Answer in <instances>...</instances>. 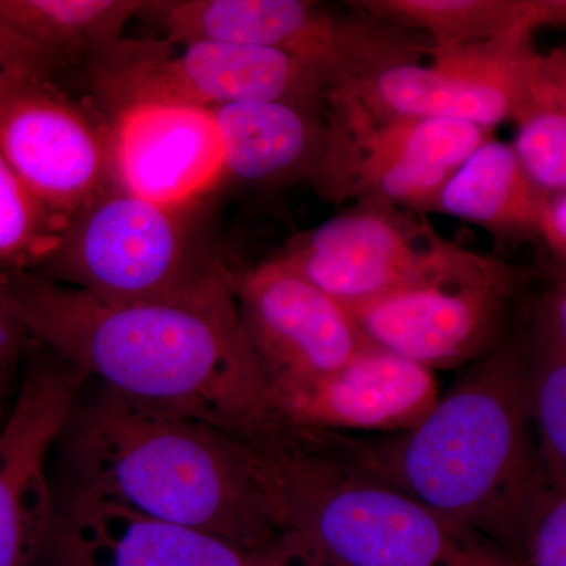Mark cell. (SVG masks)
<instances>
[{"instance_id": "1", "label": "cell", "mask_w": 566, "mask_h": 566, "mask_svg": "<svg viewBox=\"0 0 566 566\" xmlns=\"http://www.w3.org/2000/svg\"><path fill=\"white\" fill-rule=\"evenodd\" d=\"M159 300L107 303L32 271H0L31 340L112 392L255 444L274 436L266 385L223 275Z\"/></svg>"}, {"instance_id": "7", "label": "cell", "mask_w": 566, "mask_h": 566, "mask_svg": "<svg viewBox=\"0 0 566 566\" xmlns=\"http://www.w3.org/2000/svg\"><path fill=\"white\" fill-rule=\"evenodd\" d=\"M526 271L461 248L430 281L349 307L371 345L433 370L482 359L510 333Z\"/></svg>"}, {"instance_id": "18", "label": "cell", "mask_w": 566, "mask_h": 566, "mask_svg": "<svg viewBox=\"0 0 566 566\" xmlns=\"http://www.w3.org/2000/svg\"><path fill=\"white\" fill-rule=\"evenodd\" d=\"M226 175L251 185L312 180L329 147V112L285 103L212 107Z\"/></svg>"}, {"instance_id": "2", "label": "cell", "mask_w": 566, "mask_h": 566, "mask_svg": "<svg viewBox=\"0 0 566 566\" xmlns=\"http://www.w3.org/2000/svg\"><path fill=\"white\" fill-rule=\"evenodd\" d=\"M61 439L77 490L248 553H270L285 535L273 461L255 442L214 424L102 386L77 398Z\"/></svg>"}, {"instance_id": "29", "label": "cell", "mask_w": 566, "mask_h": 566, "mask_svg": "<svg viewBox=\"0 0 566 566\" xmlns=\"http://www.w3.org/2000/svg\"><path fill=\"white\" fill-rule=\"evenodd\" d=\"M274 566H342L303 539L285 535L274 549Z\"/></svg>"}, {"instance_id": "16", "label": "cell", "mask_w": 566, "mask_h": 566, "mask_svg": "<svg viewBox=\"0 0 566 566\" xmlns=\"http://www.w3.org/2000/svg\"><path fill=\"white\" fill-rule=\"evenodd\" d=\"M274 549L248 553L218 536L71 488L55 512L46 553L52 566H274Z\"/></svg>"}, {"instance_id": "21", "label": "cell", "mask_w": 566, "mask_h": 566, "mask_svg": "<svg viewBox=\"0 0 566 566\" xmlns=\"http://www.w3.org/2000/svg\"><path fill=\"white\" fill-rule=\"evenodd\" d=\"M145 0H0V24L57 69L120 41Z\"/></svg>"}, {"instance_id": "14", "label": "cell", "mask_w": 566, "mask_h": 566, "mask_svg": "<svg viewBox=\"0 0 566 566\" xmlns=\"http://www.w3.org/2000/svg\"><path fill=\"white\" fill-rule=\"evenodd\" d=\"M111 107L112 182L123 191L164 207L192 208L226 177L211 109L155 96Z\"/></svg>"}, {"instance_id": "19", "label": "cell", "mask_w": 566, "mask_h": 566, "mask_svg": "<svg viewBox=\"0 0 566 566\" xmlns=\"http://www.w3.org/2000/svg\"><path fill=\"white\" fill-rule=\"evenodd\" d=\"M547 193L528 177L512 145L491 137L446 182L428 211L474 223L499 243H538Z\"/></svg>"}, {"instance_id": "28", "label": "cell", "mask_w": 566, "mask_h": 566, "mask_svg": "<svg viewBox=\"0 0 566 566\" xmlns=\"http://www.w3.org/2000/svg\"><path fill=\"white\" fill-rule=\"evenodd\" d=\"M539 241L556 262L557 271L565 274L566 263V191L547 193L539 214Z\"/></svg>"}, {"instance_id": "6", "label": "cell", "mask_w": 566, "mask_h": 566, "mask_svg": "<svg viewBox=\"0 0 566 566\" xmlns=\"http://www.w3.org/2000/svg\"><path fill=\"white\" fill-rule=\"evenodd\" d=\"M147 11L161 21L169 44L222 41L285 52L318 71L334 92L387 66L420 62L433 48L367 14L338 17L311 0H156Z\"/></svg>"}, {"instance_id": "24", "label": "cell", "mask_w": 566, "mask_h": 566, "mask_svg": "<svg viewBox=\"0 0 566 566\" xmlns=\"http://www.w3.org/2000/svg\"><path fill=\"white\" fill-rule=\"evenodd\" d=\"M70 221L48 210L0 151V271H36L57 251Z\"/></svg>"}, {"instance_id": "5", "label": "cell", "mask_w": 566, "mask_h": 566, "mask_svg": "<svg viewBox=\"0 0 566 566\" xmlns=\"http://www.w3.org/2000/svg\"><path fill=\"white\" fill-rule=\"evenodd\" d=\"M193 208H170L114 182L71 221L50 260L32 271L107 303L185 292L221 262L199 244Z\"/></svg>"}, {"instance_id": "25", "label": "cell", "mask_w": 566, "mask_h": 566, "mask_svg": "<svg viewBox=\"0 0 566 566\" xmlns=\"http://www.w3.org/2000/svg\"><path fill=\"white\" fill-rule=\"evenodd\" d=\"M520 564L566 566V485L547 475L536 486L524 512Z\"/></svg>"}, {"instance_id": "17", "label": "cell", "mask_w": 566, "mask_h": 566, "mask_svg": "<svg viewBox=\"0 0 566 566\" xmlns=\"http://www.w3.org/2000/svg\"><path fill=\"white\" fill-rule=\"evenodd\" d=\"M433 371L378 346L311 385L270 398L275 427L301 430H415L438 403Z\"/></svg>"}, {"instance_id": "3", "label": "cell", "mask_w": 566, "mask_h": 566, "mask_svg": "<svg viewBox=\"0 0 566 566\" xmlns=\"http://www.w3.org/2000/svg\"><path fill=\"white\" fill-rule=\"evenodd\" d=\"M534 433L524 331L469 364L415 430L353 447L376 479L474 528L520 564L524 512L547 475Z\"/></svg>"}, {"instance_id": "26", "label": "cell", "mask_w": 566, "mask_h": 566, "mask_svg": "<svg viewBox=\"0 0 566 566\" xmlns=\"http://www.w3.org/2000/svg\"><path fill=\"white\" fill-rule=\"evenodd\" d=\"M57 65L0 24V102L22 88L51 81Z\"/></svg>"}, {"instance_id": "20", "label": "cell", "mask_w": 566, "mask_h": 566, "mask_svg": "<svg viewBox=\"0 0 566 566\" xmlns=\"http://www.w3.org/2000/svg\"><path fill=\"white\" fill-rule=\"evenodd\" d=\"M374 20L422 31L434 48L532 39L543 25H564L565 0H359Z\"/></svg>"}, {"instance_id": "22", "label": "cell", "mask_w": 566, "mask_h": 566, "mask_svg": "<svg viewBox=\"0 0 566 566\" xmlns=\"http://www.w3.org/2000/svg\"><path fill=\"white\" fill-rule=\"evenodd\" d=\"M527 334L528 395L536 449L547 476L566 485V282L534 308Z\"/></svg>"}, {"instance_id": "15", "label": "cell", "mask_w": 566, "mask_h": 566, "mask_svg": "<svg viewBox=\"0 0 566 566\" xmlns=\"http://www.w3.org/2000/svg\"><path fill=\"white\" fill-rule=\"evenodd\" d=\"M0 151L36 199L70 223L112 185L106 125L51 81L0 102Z\"/></svg>"}, {"instance_id": "9", "label": "cell", "mask_w": 566, "mask_h": 566, "mask_svg": "<svg viewBox=\"0 0 566 566\" xmlns=\"http://www.w3.org/2000/svg\"><path fill=\"white\" fill-rule=\"evenodd\" d=\"M170 52L169 43L120 41L92 55L96 84L112 104L172 98L212 107L285 103L329 112L334 88L318 71L285 52L222 41H196Z\"/></svg>"}, {"instance_id": "27", "label": "cell", "mask_w": 566, "mask_h": 566, "mask_svg": "<svg viewBox=\"0 0 566 566\" xmlns=\"http://www.w3.org/2000/svg\"><path fill=\"white\" fill-rule=\"evenodd\" d=\"M31 337L0 286V415L20 387V367ZM2 420V419H0Z\"/></svg>"}, {"instance_id": "4", "label": "cell", "mask_w": 566, "mask_h": 566, "mask_svg": "<svg viewBox=\"0 0 566 566\" xmlns=\"http://www.w3.org/2000/svg\"><path fill=\"white\" fill-rule=\"evenodd\" d=\"M273 461L285 535L342 566H523L474 528L376 479L335 431L282 428ZM283 535V536H285Z\"/></svg>"}, {"instance_id": "11", "label": "cell", "mask_w": 566, "mask_h": 566, "mask_svg": "<svg viewBox=\"0 0 566 566\" xmlns=\"http://www.w3.org/2000/svg\"><path fill=\"white\" fill-rule=\"evenodd\" d=\"M223 275L266 385L268 401L333 374L371 346L344 304L279 256L251 270L226 266Z\"/></svg>"}, {"instance_id": "10", "label": "cell", "mask_w": 566, "mask_h": 566, "mask_svg": "<svg viewBox=\"0 0 566 566\" xmlns=\"http://www.w3.org/2000/svg\"><path fill=\"white\" fill-rule=\"evenodd\" d=\"M460 251L428 222L389 205L359 202L294 234L279 259L349 308L430 281Z\"/></svg>"}, {"instance_id": "8", "label": "cell", "mask_w": 566, "mask_h": 566, "mask_svg": "<svg viewBox=\"0 0 566 566\" xmlns=\"http://www.w3.org/2000/svg\"><path fill=\"white\" fill-rule=\"evenodd\" d=\"M329 147L314 182L333 202L357 200L427 212L491 129L442 118L374 117L333 93Z\"/></svg>"}, {"instance_id": "23", "label": "cell", "mask_w": 566, "mask_h": 566, "mask_svg": "<svg viewBox=\"0 0 566 566\" xmlns=\"http://www.w3.org/2000/svg\"><path fill=\"white\" fill-rule=\"evenodd\" d=\"M512 120L521 166L546 192L566 191V51L538 54Z\"/></svg>"}, {"instance_id": "12", "label": "cell", "mask_w": 566, "mask_h": 566, "mask_svg": "<svg viewBox=\"0 0 566 566\" xmlns=\"http://www.w3.org/2000/svg\"><path fill=\"white\" fill-rule=\"evenodd\" d=\"M538 54L532 39L433 46L430 63L387 66L334 93L374 117L442 118L493 132L515 115Z\"/></svg>"}, {"instance_id": "13", "label": "cell", "mask_w": 566, "mask_h": 566, "mask_svg": "<svg viewBox=\"0 0 566 566\" xmlns=\"http://www.w3.org/2000/svg\"><path fill=\"white\" fill-rule=\"evenodd\" d=\"M87 379L50 349L25 365L0 420V566H33L46 553L55 521L48 458Z\"/></svg>"}]
</instances>
